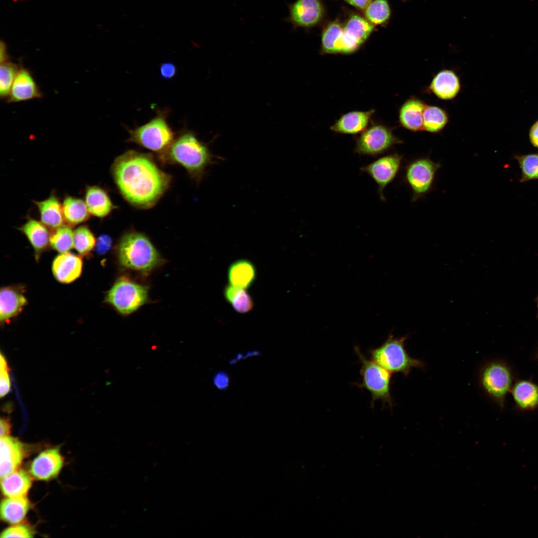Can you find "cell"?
I'll return each instance as SVG.
<instances>
[{
    "label": "cell",
    "mask_w": 538,
    "mask_h": 538,
    "mask_svg": "<svg viewBox=\"0 0 538 538\" xmlns=\"http://www.w3.org/2000/svg\"><path fill=\"white\" fill-rule=\"evenodd\" d=\"M74 231L68 225H64L51 233L50 246L60 253L69 252L73 248Z\"/></svg>",
    "instance_id": "cell-32"
},
{
    "label": "cell",
    "mask_w": 538,
    "mask_h": 538,
    "mask_svg": "<svg viewBox=\"0 0 538 538\" xmlns=\"http://www.w3.org/2000/svg\"><path fill=\"white\" fill-rule=\"evenodd\" d=\"M391 10L387 0H375L369 5L365 11L367 20L373 24L386 22L390 18Z\"/></svg>",
    "instance_id": "cell-35"
},
{
    "label": "cell",
    "mask_w": 538,
    "mask_h": 538,
    "mask_svg": "<svg viewBox=\"0 0 538 538\" xmlns=\"http://www.w3.org/2000/svg\"><path fill=\"white\" fill-rule=\"evenodd\" d=\"M355 352L361 364L360 373L362 382L359 387L365 388L371 394L372 407L376 400L392 404L390 392L391 374L390 372L380 366L373 360L366 358L357 347Z\"/></svg>",
    "instance_id": "cell-7"
},
{
    "label": "cell",
    "mask_w": 538,
    "mask_h": 538,
    "mask_svg": "<svg viewBox=\"0 0 538 538\" xmlns=\"http://www.w3.org/2000/svg\"><path fill=\"white\" fill-rule=\"evenodd\" d=\"M1 538H32L35 532L32 528L27 524H19L5 529L0 534Z\"/></svg>",
    "instance_id": "cell-38"
},
{
    "label": "cell",
    "mask_w": 538,
    "mask_h": 538,
    "mask_svg": "<svg viewBox=\"0 0 538 538\" xmlns=\"http://www.w3.org/2000/svg\"><path fill=\"white\" fill-rule=\"evenodd\" d=\"M373 25L357 15L351 17L343 28L337 53L348 54L356 51L366 40Z\"/></svg>",
    "instance_id": "cell-12"
},
{
    "label": "cell",
    "mask_w": 538,
    "mask_h": 538,
    "mask_svg": "<svg viewBox=\"0 0 538 538\" xmlns=\"http://www.w3.org/2000/svg\"><path fill=\"white\" fill-rule=\"evenodd\" d=\"M166 151L169 159L182 165L198 180L213 161L207 146L190 132L179 136Z\"/></svg>",
    "instance_id": "cell-2"
},
{
    "label": "cell",
    "mask_w": 538,
    "mask_h": 538,
    "mask_svg": "<svg viewBox=\"0 0 538 538\" xmlns=\"http://www.w3.org/2000/svg\"><path fill=\"white\" fill-rule=\"evenodd\" d=\"M343 27L338 22L330 23L322 36V51L324 53L336 54Z\"/></svg>",
    "instance_id": "cell-34"
},
{
    "label": "cell",
    "mask_w": 538,
    "mask_h": 538,
    "mask_svg": "<svg viewBox=\"0 0 538 538\" xmlns=\"http://www.w3.org/2000/svg\"><path fill=\"white\" fill-rule=\"evenodd\" d=\"M84 201L90 214L99 218L107 216L115 208L107 192L97 186L86 188Z\"/></svg>",
    "instance_id": "cell-24"
},
{
    "label": "cell",
    "mask_w": 538,
    "mask_h": 538,
    "mask_svg": "<svg viewBox=\"0 0 538 538\" xmlns=\"http://www.w3.org/2000/svg\"><path fill=\"white\" fill-rule=\"evenodd\" d=\"M96 239L86 225L78 227L74 231L73 247L81 256L89 255L95 247Z\"/></svg>",
    "instance_id": "cell-33"
},
{
    "label": "cell",
    "mask_w": 538,
    "mask_h": 538,
    "mask_svg": "<svg viewBox=\"0 0 538 538\" xmlns=\"http://www.w3.org/2000/svg\"><path fill=\"white\" fill-rule=\"evenodd\" d=\"M511 392L515 403L521 409L533 410L538 406V386L531 381L516 382Z\"/></svg>",
    "instance_id": "cell-27"
},
{
    "label": "cell",
    "mask_w": 538,
    "mask_h": 538,
    "mask_svg": "<svg viewBox=\"0 0 538 538\" xmlns=\"http://www.w3.org/2000/svg\"><path fill=\"white\" fill-rule=\"evenodd\" d=\"M426 105L421 100L412 98L401 106L399 120L402 126L412 132L424 130L423 113Z\"/></svg>",
    "instance_id": "cell-22"
},
{
    "label": "cell",
    "mask_w": 538,
    "mask_h": 538,
    "mask_svg": "<svg viewBox=\"0 0 538 538\" xmlns=\"http://www.w3.org/2000/svg\"><path fill=\"white\" fill-rule=\"evenodd\" d=\"M481 383L486 393L502 405L512 388L511 371L503 363H492L483 370Z\"/></svg>",
    "instance_id": "cell-10"
},
{
    "label": "cell",
    "mask_w": 538,
    "mask_h": 538,
    "mask_svg": "<svg viewBox=\"0 0 538 538\" xmlns=\"http://www.w3.org/2000/svg\"><path fill=\"white\" fill-rule=\"evenodd\" d=\"M83 268L81 256L68 252L60 253L53 260L52 271L60 283H71L80 276Z\"/></svg>",
    "instance_id": "cell-17"
},
{
    "label": "cell",
    "mask_w": 538,
    "mask_h": 538,
    "mask_svg": "<svg viewBox=\"0 0 538 538\" xmlns=\"http://www.w3.org/2000/svg\"><path fill=\"white\" fill-rule=\"evenodd\" d=\"M522 171L521 182L538 179V154L533 153L515 156Z\"/></svg>",
    "instance_id": "cell-37"
},
{
    "label": "cell",
    "mask_w": 538,
    "mask_h": 538,
    "mask_svg": "<svg viewBox=\"0 0 538 538\" xmlns=\"http://www.w3.org/2000/svg\"><path fill=\"white\" fill-rule=\"evenodd\" d=\"M148 287L123 276L118 279L108 291L105 298L122 314H130L147 300Z\"/></svg>",
    "instance_id": "cell-5"
},
{
    "label": "cell",
    "mask_w": 538,
    "mask_h": 538,
    "mask_svg": "<svg viewBox=\"0 0 538 538\" xmlns=\"http://www.w3.org/2000/svg\"><path fill=\"white\" fill-rule=\"evenodd\" d=\"M112 175L119 190L130 203L147 208L167 189L170 176L161 170L148 154L129 150L116 158Z\"/></svg>",
    "instance_id": "cell-1"
},
{
    "label": "cell",
    "mask_w": 538,
    "mask_h": 538,
    "mask_svg": "<svg viewBox=\"0 0 538 538\" xmlns=\"http://www.w3.org/2000/svg\"><path fill=\"white\" fill-rule=\"evenodd\" d=\"M403 159V156L394 153L380 157L370 164L360 168L361 170L370 175L378 187L380 199L385 200L384 190L397 176Z\"/></svg>",
    "instance_id": "cell-11"
},
{
    "label": "cell",
    "mask_w": 538,
    "mask_h": 538,
    "mask_svg": "<svg viewBox=\"0 0 538 538\" xmlns=\"http://www.w3.org/2000/svg\"><path fill=\"white\" fill-rule=\"evenodd\" d=\"M8 55L7 54L6 47L5 44L1 41L0 42V63H3L8 61Z\"/></svg>",
    "instance_id": "cell-46"
},
{
    "label": "cell",
    "mask_w": 538,
    "mask_h": 538,
    "mask_svg": "<svg viewBox=\"0 0 538 538\" xmlns=\"http://www.w3.org/2000/svg\"><path fill=\"white\" fill-rule=\"evenodd\" d=\"M41 96L42 93L30 71L25 68H20L11 86L7 102L25 101Z\"/></svg>",
    "instance_id": "cell-18"
},
{
    "label": "cell",
    "mask_w": 538,
    "mask_h": 538,
    "mask_svg": "<svg viewBox=\"0 0 538 538\" xmlns=\"http://www.w3.org/2000/svg\"><path fill=\"white\" fill-rule=\"evenodd\" d=\"M375 111H355L342 115L331 127V131L343 134H357L363 132L368 126Z\"/></svg>",
    "instance_id": "cell-19"
},
{
    "label": "cell",
    "mask_w": 538,
    "mask_h": 538,
    "mask_svg": "<svg viewBox=\"0 0 538 538\" xmlns=\"http://www.w3.org/2000/svg\"><path fill=\"white\" fill-rule=\"evenodd\" d=\"M350 4L360 9H365L372 2V0H345Z\"/></svg>",
    "instance_id": "cell-45"
},
{
    "label": "cell",
    "mask_w": 538,
    "mask_h": 538,
    "mask_svg": "<svg viewBox=\"0 0 538 538\" xmlns=\"http://www.w3.org/2000/svg\"><path fill=\"white\" fill-rule=\"evenodd\" d=\"M31 483V478L26 472L17 469L1 478L0 487L6 497H19L26 496Z\"/></svg>",
    "instance_id": "cell-25"
},
{
    "label": "cell",
    "mask_w": 538,
    "mask_h": 538,
    "mask_svg": "<svg viewBox=\"0 0 538 538\" xmlns=\"http://www.w3.org/2000/svg\"><path fill=\"white\" fill-rule=\"evenodd\" d=\"M20 69L15 63L7 61L0 63V96L7 98L14 80Z\"/></svg>",
    "instance_id": "cell-36"
},
{
    "label": "cell",
    "mask_w": 538,
    "mask_h": 538,
    "mask_svg": "<svg viewBox=\"0 0 538 538\" xmlns=\"http://www.w3.org/2000/svg\"><path fill=\"white\" fill-rule=\"evenodd\" d=\"M401 143L402 141L394 135L390 128L376 124L361 133L356 139L355 151L360 155L377 156Z\"/></svg>",
    "instance_id": "cell-9"
},
{
    "label": "cell",
    "mask_w": 538,
    "mask_h": 538,
    "mask_svg": "<svg viewBox=\"0 0 538 538\" xmlns=\"http://www.w3.org/2000/svg\"><path fill=\"white\" fill-rule=\"evenodd\" d=\"M448 117L447 113L441 108L426 106L423 113V129L430 133L441 131L447 124Z\"/></svg>",
    "instance_id": "cell-31"
},
{
    "label": "cell",
    "mask_w": 538,
    "mask_h": 538,
    "mask_svg": "<svg viewBox=\"0 0 538 538\" xmlns=\"http://www.w3.org/2000/svg\"><path fill=\"white\" fill-rule=\"evenodd\" d=\"M38 209L41 222L53 230L64 225L62 204L55 195L40 201H34Z\"/></svg>",
    "instance_id": "cell-23"
},
{
    "label": "cell",
    "mask_w": 538,
    "mask_h": 538,
    "mask_svg": "<svg viewBox=\"0 0 538 538\" xmlns=\"http://www.w3.org/2000/svg\"><path fill=\"white\" fill-rule=\"evenodd\" d=\"M129 132L128 141L155 152L165 151L174 141V133L163 114H159L147 123Z\"/></svg>",
    "instance_id": "cell-6"
},
{
    "label": "cell",
    "mask_w": 538,
    "mask_h": 538,
    "mask_svg": "<svg viewBox=\"0 0 538 538\" xmlns=\"http://www.w3.org/2000/svg\"><path fill=\"white\" fill-rule=\"evenodd\" d=\"M256 276L254 265L245 259L238 260L229 266L228 278L230 285L242 288L250 287L254 283Z\"/></svg>",
    "instance_id": "cell-26"
},
{
    "label": "cell",
    "mask_w": 538,
    "mask_h": 538,
    "mask_svg": "<svg viewBox=\"0 0 538 538\" xmlns=\"http://www.w3.org/2000/svg\"><path fill=\"white\" fill-rule=\"evenodd\" d=\"M428 89L439 98L450 100L459 93L460 83L455 72L450 70H443L433 77Z\"/></svg>",
    "instance_id": "cell-21"
},
{
    "label": "cell",
    "mask_w": 538,
    "mask_h": 538,
    "mask_svg": "<svg viewBox=\"0 0 538 538\" xmlns=\"http://www.w3.org/2000/svg\"><path fill=\"white\" fill-rule=\"evenodd\" d=\"M224 294L227 302L239 313H247L254 307L253 300L244 288L229 285L225 287Z\"/></svg>",
    "instance_id": "cell-30"
},
{
    "label": "cell",
    "mask_w": 538,
    "mask_h": 538,
    "mask_svg": "<svg viewBox=\"0 0 538 538\" xmlns=\"http://www.w3.org/2000/svg\"><path fill=\"white\" fill-rule=\"evenodd\" d=\"M63 463V457L58 448L48 449L41 452L32 461L29 472L35 478L47 481L58 475Z\"/></svg>",
    "instance_id": "cell-14"
},
{
    "label": "cell",
    "mask_w": 538,
    "mask_h": 538,
    "mask_svg": "<svg viewBox=\"0 0 538 538\" xmlns=\"http://www.w3.org/2000/svg\"><path fill=\"white\" fill-rule=\"evenodd\" d=\"M176 67L171 63H163L160 67V73L162 78L170 79L175 75Z\"/></svg>",
    "instance_id": "cell-42"
},
{
    "label": "cell",
    "mask_w": 538,
    "mask_h": 538,
    "mask_svg": "<svg viewBox=\"0 0 538 538\" xmlns=\"http://www.w3.org/2000/svg\"><path fill=\"white\" fill-rule=\"evenodd\" d=\"M213 382L215 387L219 390H225L229 386L230 378L226 372L220 371L214 375Z\"/></svg>",
    "instance_id": "cell-40"
},
{
    "label": "cell",
    "mask_w": 538,
    "mask_h": 538,
    "mask_svg": "<svg viewBox=\"0 0 538 538\" xmlns=\"http://www.w3.org/2000/svg\"><path fill=\"white\" fill-rule=\"evenodd\" d=\"M0 356V396L2 398L10 390V381L7 361L2 353Z\"/></svg>",
    "instance_id": "cell-39"
},
{
    "label": "cell",
    "mask_w": 538,
    "mask_h": 538,
    "mask_svg": "<svg viewBox=\"0 0 538 538\" xmlns=\"http://www.w3.org/2000/svg\"><path fill=\"white\" fill-rule=\"evenodd\" d=\"M289 15L285 19L294 27L315 25L322 17L323 8L319 0H297L288 4Z\"/></svg>",
    "instance_id": "cell-13"
},
{
    "label": "cell",
    "mask_w": 538,
    "mask_h": 538,
    "mask_svg": "<svg viewBox=\"0 0 538 538\" xmlns=\"http://www.w3.org/2000/svg\"><path fill=\"white\" fill-rule=\"evenodd\" d=\"M405 339L390 335L382 345L370 351L372 360L390 372L404 374L412 368L422 366L421 362L407 353L404 346Z\"/></svg>",
    "instance_id": "cell-4"
},
{
    "label": "cell",
    "mask_w": 538,
    "mask_h": 538,
    "mask_svg": "<svg viewBox=\"0 0 538 538\" xmlns=\"http://www.w3.org/2000/svg\"><path fill=\"white\" fill-rule=\"evenodd\" d=\"M27 238L34 251L36 260L50 246L51 233L41 222L29 218L18 228Z\"/></svg>",
    "instance_id": "cell-20"
},
{
    "label": "cell",
    "mask_w": 538,
    "mask_h": 538,
    "mask_svg": "<svg viewBox=\"0 0 538 538\" xmlns=\"http://www.w3.org/2000/svg\"><path fill=\"white\" fill-rule=\"evenodd\" d=\"M24 287L10 285L1 287L0 291V321L8 323L17 316L27 304Z\"/></svg>",
    "instance_id": "cell-16"
},
{
    "label": "cell",
    "mask_w": 538,
    "mask_h": 538,
    "mask_svg": "<svg viewBox=\"0 0 538 538\" xmlns=\"http://www.w3.org/2000/svg\"><path fill=\"white\" fill-rule=\"evenodd\" d=\"M30 508V503L26 496L7 497L1 502L0 518L7 523L18 524L22 521Z\"/></svg>",
    "instance_id": "cell-28"
},
{
    "label": "cell",
    "mask_w": 538,
    "mask_h": 538,
    "mask_svg": "<svg viewBox=\"0 0 538 538\" xmlns=\"http://www.w3.org/2000/svg\"><path fill=\"white\" fill-rule=\"evenodd\" d=\"M112 244V240L109 236L102 235L96 241L95 248L99 254H103L110 250Z\"/></svg>",
    "instance_id": "cell-41"
},
{
    "label": "cell",
    "mask_w": 538,
    "mask_h": 538,
    "mask_svg": "<svg viewBox=\"0 0 538 538\" xmlns=\"http://www.w3.org/2000/svg\"><path fill=\"white\" fill-rule=\"evenodd\" d=\"M530 137L532 143L538 147V121L532 127L530 132Z\"/></svg>",
    "instance_id": "cell-44"
},
{
    "label": "cell",
    "mask_w": 538,
    "mask_h": 538,
    "mask_svg": "<svg viewBox=\"0 0 538 538\" xmlns=\"http://www.w3.org/2000/svg\"><path fill=\"white\" fill-rule=\"evenodd\" d=\"M0 478L18 469L26 455V446L18 439L6 435L0 437Z\"/></svg>",
    "instance_id": "cell-15"
},
{
    "label": "cell",
    "mask_w": 538,
    "mask_h": 538,
    "mask_svg": "<svg viewBox=\"0 0 538 538\" xmlns=\"http://www.w3.org/2000/svg\"></svg>",
    "instance_id": "cell-47"
},
{
    "label": "cell",
    "mask_w": 538,
    "mask_h": 538,
    "mask_svg": "<svg viewBox=\"0 0 538 538\" xmlns=\"http://www.w3.org/2000/svg\"><path fill=\"white\" fill-rule=\"evenodd\" d=\"M441 165L428 157L411 161L405 167L404 179L412 191V202L428 193L432 187L435 176Z\"/></svg>",
    "instance_id": "cell-8"
},
{
    "label": "cell",
    "mask_w": 538,
    "mask_h": 538,
    "mask_svg": "<svg viewBox=\"0 0 538 538\" xmlns=\"http://www.w3.org/2000/svg\"><path fill=\"white\" fill-rule=\"evenodd\" d=\"M119 262L123 267L141 271H147L158 266L160 257L144 235L130 232L122 237L118 247Z\"/></svg>",
    "instance_id": "cell-3"
},
{
    "label": "cell",
    "mask_w": 538,
    "mask_h": 538,
    "mask_svg": "<svg viewBox=\"0 0 538 538\" xmlns=\"http://www.w3.org/2000/svg\"><path fill=\"white\" fill-rule=\"evenodd\" d=\"M11 424L7 418H1L0 421V437L8 435L10 432Z\"/></svg>",
    "instance_id": "cell-43"
},
{
    "label": "cell",
    "mask_w": 538,
    "mask_h": 538,
    "mask_svg": "<svg viewBox=\"0 0 538 538\" xmlns=\"http://www.w3.org/2000/svg\"><path fill=\"white\" fill-rule=\"evenodd\" d=\"M62 211L65 221L70 226L87 221L91 215L85 201L70 196L65 198Z\"/></svg>",
    "instance_id": "cell-29"
}]
</instances>
